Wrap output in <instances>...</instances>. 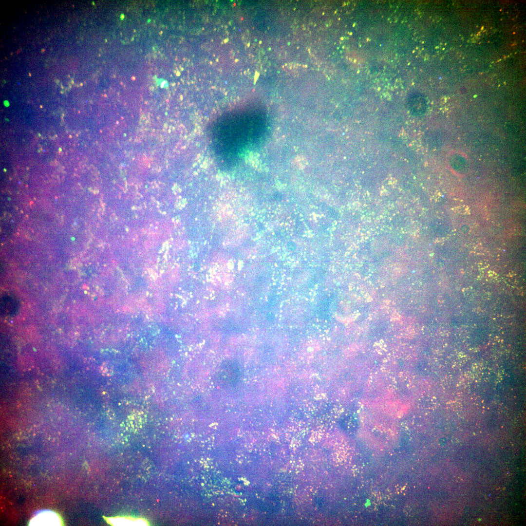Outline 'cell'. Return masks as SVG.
I'll return each instance as SVG.
<instances>
[{
	"label": "cell",
	"instance_id": "cell-2",
	"mask_svg": "<svg viewBox=\"0 0 526 526\" xmlns=\"http://www.w3.org/2000/svg\"><path fill=\"white\" fill-rule=\"evenodd\" d=\"M19 308L18 301L13 296L5 295L0 300V313L3 316L14 315Z\"/></svg>",
	"mask_w": 526,
	"mask_h": 526
},
{
	"label": "cell",
	"instance_id": "cell-1",
	"mask_svg": "<svg viewBox=\"0 0 526 526\" xmlns=\"http://www.w3.org/2000/svg\"><path fill=\"white\" fill-rule=\"evenodd\" d=\"M62 524L60 517L51 511L41 512L30 521L32 526H59Z\"/></svg>",
	"mask_w": 526,
	"mask_h": 526
}]
</instances>
